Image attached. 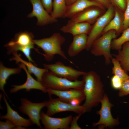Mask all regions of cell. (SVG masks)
Wrapping results in <instances>:
<instances>
[{"mask_svg": "<svg viewBox=\"0 0 129 129\" xmlns=\"http://www.w3.org/2000/svg\"><path fill=\"white\" fill-rule=\"evenodd\" d=\"M16 125L11 121L6 119L5 122L0 121V129H15Z\"/></svg>", "mask_w": 129, "mask_h": 129, "instance_id": "f546056e", "label": "cell"}, {"mask_svg": "<svg viewBox=\"0 0 129 129\" xmlns=\"http://www.w3.org/2000/svg\"><path fill=\"white\" fill-rule=\"evenodd\" d=\"M101 104L100 109L97 112L100 116L99 120L93 124L94 127L98 126L99 129L112 128L118 125L119 124L118 118H113L111 112V108L113 105L111 103L107 95L104 94L103 97L100 102Z\"/></svg>", "mask_w": 129, "mask_h": 129, "instance_id": "5b68a950", "label": "cell"}, {"mask_svg": "<svg viewBox=\"0 0 129 129\" xmlns=\"http://www.w3.org/2000/svg\"><path fill=\"white\" fill-rule=\"evenodd\" d=\"M91 7L78 13L69 20L75 22H87L90 24L93 23L100 15L101 12L99 9Z\"/></svg>", "mask_w": 129, "mask_h": 129, "instance_id": "ac0fdd59", "label": "cell"}, {"mask_svg": "<svg viewBox=\"0 0 129 129\" xmlns=\"http://www.w3.org/2000/svg\"><path fill=\"white\" fill-rule=\"evenodd\" d=\"M111 0L120 10L122 11H125L127 6V0Z\"/></svg>", "mask_w": 129, "mask_h": 129, "instance_id": "1f68e13d", "label": "cell"}, {"mask_svg": "<svg viewBox=\"0 0 129 129\" xmlns=\"http://www.w3.org/2000/svg\"><path fill=\"white\" fill-rule=\"evenodd\" d=\"M118 96L120 97L129 94V79L122 82L121 86L119 90Z\"/></svg>", "mask_w": 129, "mask_h": 129, "instance_id": "4316f807", "label": "cell"}, {"mask_svg": "<svg viewBox=\"0 0 129 129\" xmlns=\"http://www.w3.org/2000/svg\"><path fill=\"white\" fill-rule=\"evenodd\" d=\"M85 81L83 89L85 102L82 105L86 112L90 111L97 106L104 95V85L99 76L95 72L91 71L83 75Z\"/></svg>", "mask_w": 129, "mask_h": 129, "instance_id": "6da1fadb", "label": "cell"}, {"mask_svg": "<svg viewBox=\"0 0 129 129\" xmlns=\"http://www.w3.org/2000/svg\"><path fill=\"white\" fill-rule=\"evenodd\" d=\"M5 95L3 94V98L7 108V113L5 115L0 116L1 119L9 120L14 123L16 126L29 127L33 124L29 119H25L20 116L18 113L14 110L11 107L6 99Z\"/></svg>", "mask_w": 129, "mask_h": 129, "instance_id": "9a60e30c", "label": "cell"}, {"mask_svg": "<svg viewBox=\"0 0 129 129\" xmlns=\"http://www.w3.org/2000/svg\"><path fill=\"white\" fill-rule=\"evenodd\" d=\"M92 26L87 22H75L68 21L67 24L62 27L60 30L64 33H70L73 36L89 33Z\"/></svg>", "mask_w": 129, "mask_h": 129, "instance_id": "e0dca14e", "label": "cell"}, {"mask_svg": "<svg viewBox=\"0 0 129 129\" xmlns=\"http://www.w3.org/2000/svg\"><path fill=\"white\" fill-rule=\"evenodd\" d=\"M72 118L71 115L59 118L51 117L43 111L40 113V120L45 129H70Z\"/></svg>", "mask_w": 129, "mask_h": 129, "instance_id": "7c38bea8", "label": "cell"}, {"mask_svg": "<svg viewBox=\"0 0 129 129\" xmlns=\"http://www.w3.org/2000/svg\"><path fill=\"white\" fill-rule=\"evenodd\" d=\"M123 19L118 11H115L114 17L111 20L104 29L103 32L105 33L111 30H115L116 33L119 32L123 26Z\"/></svg>", "mask_w": 129, "mask_h": 129, "instance_id": "603a6c76", "label": "cell"}, {"mask_svg": "<svg viewBox=\"0 0 129 129\" xmlns=\"http://www.w3.org/2000/svg\"><path fill=\"white\" fill-rule=\"evenodd\" d=\"M18 67L23 69L27 75V79L25 83L20 85H12L13 88L11 89L10 92L13 93L23 89H25L27 92L30 91L31 89L40 90L43 92H47V88L43 85L41 82L34 79L28 72L27 67L23 63L19 64Z\"/></svg>", "mask_w": 129, "mask_h": 129, "instance_id": "4fadbf2b", "label": "cell"}, {"mask_svg": "<svg viewBox=\"0 0 129 129\" xmlns=\"http://www.w3.org/2000/svg\"><path fill=\"white\" fill-rule=\"evenodd\" d=\"M94 6L101 7V4L97 1L89 0H76L72 4L67 6L65 18H70L87 8Z\"/></svg>", "mask_w": 129, "mask_h": 129, "instance_id": "2e32d148", "label": "cell"}, {"mask_svg": "<svg viewBox=\"0 0 129 129\" xmlns=\"http://www.w3.org/2000/svg\"><path fill=\"white\" fill-rule=\"evenodd\" d=\"M41 82L47 88L58 91L71 89L83 90L85 84L83 79L80 81H71L58 77L49 70L43 74Z\"/></svg>", "mask_w": 129, "mask_h": 129, "instance_id": "3957f363", "label": "cell"}, {"mask_svg": "<svg viewBox=\"0 0 129 129\" xmlns=\"http://www.w3.org/2000/svg\"><path fill=\"white\" fill-rule=\"evenodd\" d=\"M32 6V12L27 16L29 18L36 17L37 24L44 26L57 22V19L53 17L44 7L41 0H29Z\"/></svg>", "mask_w": 129, "mask_h": 129, "instance_id": "8fae6325", "label": "cell"}, {"mask_svg": "<svg viewBox=\"0 0 129 129\" xmlns=\"http://www.w3.org/2000/svg\"><path fill=\"white\" fill-rule=\"evenodd\" d=\"M129 41V27L124 30L121 36L118 38L112 40L111 47L112 49L118 50L121 49L122 46Z\"/></svg>", "mask_w": 129, "mask_h": 129, "instance_id": "484cf974", "label": "cell"}, {"mask_svg": "<svg viewBox=\"0 0 129 129\" xmlns=\"http://www.w3.org/2000/svg\"><path fill=\"white\" fill-rule=\"evenodd\" d=\"M66 0H54L53 8L50 14L54 18H65L67 7Z\"/></svg>", "mask_w": 129, "mask_h": 129, "instance_id": "cb8c5ba5", "label": "cell"}, {"mask_svg": "<svg viewBox=\"0 0 129 129\" xmlns=\"http://www.w3.org/2000/svg\"><path fill=\"white\" fill-rule=\"evenodd\" d=\"M81 102L79 100L75 99L71 101L69 103L72 105L76 106L80 105Z\"/></svg>", "mask_w": 129, "mask_h": 129, "instance_id": "836d02e7", "label": "cell"}, {"mask_svg": "<svg viewBox=\"0 0 129 129\" xmlns=\"http://www.w3.org/2000/svg\"><path fill=\"white\" fill-rule=\"evenodd\" d=\"M34 38L31 32L25 31L16 33L14 38L4 46L7 49V54L9 55L14 52L20 51L22 48L27 47L32 48L39 53L38 50L34 48Z\"/></svg>", "mask_w": 129, "mask_h": 129, "instance_id": "8992f818", "label": "cell"}, {"mask_svg": "<svg viewBox=\"0 0 129 129\" xmlns=\"http://www.w3.org/2000/svg\"><path fill=\"white\" fill-rule=\"evenodd\" d=\"M65 41L64 37L60 33H55L50 37L39 39H34L35 44L41 48L44 53L42 54L45 60L48 62L52 61L54 56L57 54L64 59L73 64L67 57L61 48Z\"/></svg>", "mask_w": 129, "mask_h": 129, "instance_id": "7a4b0ae2", "label": "cell"}, {"mask_svg": "<svg viewBox=\"0 0 129 129\" xmlns=\"http://www.w3.org/2000/svg\"><path fill=\"white\" fill-rule=\"evenodd\" d=\"M47 92L49 97H51L52 95H54L57 96L62 101L69 103L74 99H78L82 102L85 99L83 90L71 89L58 91L47 88Z\"/></svg>", "mask_w": 129, "mask_h": 129, "instance_id": "5bb4252c", "label": "cell"}, {"mask_svg": "<svg viewBox=\"0 0 129 129\" xmlns=\"http://www.w3.org/2000/svg\"><path fill=\"white\" fill-rule=\"evenodd\" d=\"M82 114H79L78 115L72 118L71 123L70 129H81V128L78 125V121Z\"/></svg>", "mask_w": 129, "mask_h": 129, "instance_id": "d6a6232c", "label": "cell"}, {"mask_svg": "<svg viewBox=\"0 0 129 129\" xmlns=\"http://www.w3.org/2000/svg\"><path fill=\"white\" fill-rule=\"evenodd\" d=\"M43 66L56 76L72 81L78 80L80 76H83L86 73L76 70L71 66H66L60 61L53 64H44Z\"/></svg>", "mask_w": 129, "mask_h": 129, "instance_id": "9c48e42d", "label": "cell"}, {"mask_svg": "<svg viewBox=\"0 0 129 129\" xmlns=\"http://www.w3.org/2000/svg\"><path fill=\"white\" fill-rule=\"evenodd\" d=\"M122 82L117 76L114 75L111 79V83L112 87L116 90H119L121 88Z\"/></svg>", "mask_w": 129, "mask_h": 129, "instance_id": "f1b7e54d", "label": "cell"}, {"mask_svg": "<svg viewBox=\"0 0 129 129\" xmlns=\"http://www.w3.org/2000/svg\"><path fill=\"white\" fill-rule=\"evenodd\" d=\"M87 34L83 33L73 36V41L67 51V54L70 57L76 56L86 49L88 38Z\"/></svg>", "mask_w": 129, "mask_h": 129, "instance_id": "d6986e66", "label": "cell"}, {"mask_svg": "<svg viewBox=\"0 0 129 129\" xmlns=\"http://www.w3.org/2000/svg\"><path fill=\"white\" fill-rule=\"evenodd\" d=\"M116 36V31L111 30L97 38L92 44L90 49L91 53L96 56H103L106 64H109L113 58L111 53L112 42Z\"/></svg>", "mask_w": 129, "mask_h": 129, "instance_id": "277c9868", "label": "cell"}, {"mask_svg": "<svg viewBox=\"0 0 129 129\" xmlns=\"http://www.w3.org/2000/svg\"><path fill=\"white\" fill-rule=\"evenodd\" d=\"M119 62L124 71L129 73V44L128 42L123 45L122 49L118 50L116 54L113 55Z\"/></svg>", "mask_w": 129, "mask_h": 129, "instance_id": "7402d4cb", "label": "cell"}, {"mask_svg": "<svg viewBox=\"0 0 129 129\" xmlns=\"http://www.w3.org/2000/svg\"><path fill=\"white\" fill-rule=\"evenodd\" d=\"M128 42V43H129V42Z\"/></svg>", "mask_w": 129, "mask_h": 129, "instance_id": "8d00e7d4", "label": "cell"}, {"mask_svg": "<svg viewBox=\"0 0 129 129\" xmlns=\"http://www.w3.org/2000/svg\"><path fill=\"white\" fill-rule=\"evenodd\" d=\"M76 0H66L67 6L70 5L74 3Z\"/></svg>", "mask_w": 129, "mask_h": 129, "instance_id": "d590c367", "label": "cell"}, {"mask_svg": "<svg viewBox=\"0 0 129 129\" xmlns=\"http://www.w3.org/2000/svg\"><path fill=\"white\" fill-rule=\"evenodd\" d=\"M45 9L50 14L53 8V0H41Z\"/></svg>", "mask_w": 129, "mask_h": 129, "instance_id": "4dcf8cb0", "label": "cell"}, {"mask_svg": "<svg viewBox=\"0 0 129 129\" xmlns=\"http://www.w3.org/2000/svg\"><path fill=\"white\" fill-rule=\"evenodd\" d=\"M114 10L112 6L109 7L105 13L98 18L92 27L88 36L86 49L90 50L92 43L99 36L111 20L114 14Z\"/></svg>", "mask_w": 129, "mask_h": 129, "instance_id": "30bf717a", "label": "cell"}, {"mask_svg": "<svg viewBox=\"0 0 129 129\" xmlns=\"http://www.w3.org/2000/svg\"><path fill=\"white\" fill-rule=\"evenodd\" d=\"M21 68L18 67L9 68L5 66L3 62H0V89L8 98V96L4 89V86L6 83V81L8 77L13 74L19 73L21 71Z\"/></svg>", "mask_w": 129, "mask_h": 129, "instance_id": "44dd1931", "label": "cell"}, {"mask_svg": "<svg viewBox=\"0 0 129 129\" xmlns=\"http://www.w3.org/2000/svg\"><path fill=\"white\" fill-rule=\"evenodd\" d=\"M106 6L108 5L109 2L108 0H94Z\"/></svg>", "mask_w": 129, "mask_h": 129, "instance_id": "e575fe53", "label": "cell"}, {"mask_svg": "<svg viewBox=\"0 0 129 129\" xmlns=\"http://www.w3.org/2000/svg\"><path fill=\"white\" fill-rule=\"evenodd\" d=\"M111 61L113 65L112 68V74L119 78L122 82L129 79V75L123 69L118 60L113 58Z\"/></svg>", "mask_w": 129, "mask_h": 129, "instance_id": "d4e9b609", "label": "cell"}, {"mask_svg": "<svg viewBox=\"0 0 129 129\" xmlns=\"http://www.w3.org/2000/svg\"><path fill=\"white\" fill-rule=\"evenodd\" d=\"M21 105L19 107L20 111L22 113L27 115L33 124L42 129L40 121V113L41 109L46 107L47 101L39 103L31 102L26 98L21 99Z\"/></svg>", "mask_w": 129, "mask_h": 129, "instance_id": "52a82bcc", "label": "cell"}, {"mask_svg": "<svg viewBox=\"0 0 129 129\" xmlns=\"http://www.w3.org/2000/svg\"><path fill=\"white\" fill-rule=\"evenodd\" d=\"M46 107L47 110L46 114L50 116L56 113L65 111H72L78 114H82L86 112L82 105L73 106L59 98H54L51 97H50L49 100L47 101Z\"/></svg>", "mask_w": 129, "mask_h": 129, "instance_id": "ba28073f", "label": "cell"}, {"mask_svg": "<svg viewBox=\"0 0 129 129\" xmlns=\"http://www.w3.org/2000/svg\"><path fill=\"white\" fill-rule=\"evenodd\" d=\"M127 1V6L123 18V28L124 30L129 27V0Z\"/></svg>", "mask_w": 129, "mask_h": 129, "instance_id": "83f0119b", "label": "cell"}, {"mask_svg": "<svg viewBox=\"0 0 129 129\" xmlns=\"http://www.w3.org/2000/svg\"><path fill=\"white\" fill-rule=\"evenodd\" d=\"M12 54L13 56L10 59V60H14L16 63L20 62L24 64L27 68L28 72L31 74H34L36 77L37 80L41 82L43 74L48 71L44 68H41L37 67L30 62H27L23 60L21 57V54H18L17 51L13 52Z\"/></svg>", "mask_w": 129, "mask_h": 129, "instance_id": "ffe728a7", "label": "cell"}]
</instances>
